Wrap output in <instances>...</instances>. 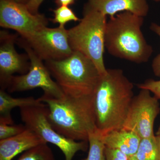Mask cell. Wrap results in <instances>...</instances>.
Wrapping results in <instances>:
<instances>
[{
	"instance_id": "obj_1",
	"label": "cell",
	"mask_w": 160,
	"mask_h": 160,
	"mask_svg": "<svg viewBox=\"0 0 160 160\" xmlns=\"http://www.w3.org/2000/svg\"><path fill=\"white\" fill-rule=\"evenodd\" d=\"M133 85L120 69L101 75L93 96L97 130L103 135L122 129L133 98Z\"/></svg>"
},
{
	"instance_id": "obj_2",
	"label": "cell",
	"mask_w": 160,
	"mask_h": 160,
	"mask_svg": "<svg viewBox=\"0 0 160 160\" xmlns=\"http://www.w3.org/2000/svg\"><path fill=\"white\" fill-rule=\"evenodd\" d=\"M93 96L56 98L44 94L39 99L47 106V118L56 131L70 139L88 142L89 134L97 130Z\"/></svg>"
},
{
	"instance_id": "obj_3",
	"label": "cell",
	"mask_w": 160,
	"mask_h": 160,
	"mask_svg": "<svg viewBox=\"0 0 160 160\" xmlns=\"http://www.w3.org/2000/svg\"><path fill=\"white\" fill-rule=\"evenodd\" d=\"M144 17L125 11L110 17L106 23L105 46L115 57L137 64L149 61L153 52L142 31Z\"/></svg>"
},
{
	"instance_id": "obj_4",
	"label": "cell",
	"mask_w": 160,
	"mask_h": 160,
	"mask_svg": "<svg viewBox=\"0 0 160 160\" xmlns=\"http://www.w3.org/2000/svg\"><path fill=\"white\" fill-rule=\"evenodd\" d=\"M46 66L66 96H93L101 74L86 56L73 51L66 58L46 61Z\"/></svg>"
},
{
	"instance_id": "obj_5",
	"label": "cell",
	"mask_w": 160,
	"mask_h": 160,
	"mask_svg": "<svg viewBox=\"0 0 160 160\" xmlns=\"http://www.w3.org/2000/svg\"><path fill=\"white\" fill-rule=\"evenodd\" d=\"M106 17L86 4L82 18L78 25L68 30L69 45L72 51L79 52L92 60L101 75L105 74L107 70L103 57Z\"/></svg>"
},
{
	"instance_id": "obj_6",
	"label": "cell",
	"mask_w": 160,
	"mask_h": 160,
	"mask_svg": "<svg viewBox=\"0 0 160 160\" xmlns=\"http://www.w3.org/2000/svg\"><path fill=\"white\" fill-rule=\"evenodd\" d=\"M21 119L26 128L34 132L46 143L59 148L65 160H72L79 151H86L89 146L87 142L76 141L63 136L51 126L47 116V106H31L20 108Z\"/></svg>"
},
{
	"instance_id": "obj_7",
	"label": "cell",
	"mask_w": 160,
	"mask_h": 160,
	"mask_svg": "<svg viewBox=\"0 0 160 160\" xmlns=\"http://www.w3.org/2000/svg\"><path fill=\"white\" fill-rule=\"evenodd\" d=\"M20 46L25 49L29 57L30 67L26 74L13 76L7 85L10 92L26 91L40 88L44 94L56 98L65 96L57 83L52 79L51 74L46 65L24 39L18 40Z\"/></svg>"
},
{
	"instance_id": "obj_8",
	"label": "cell",
	"mask_w": 160,
	"mask_h": 160,
	"mask_svg": "<svg viewBox=\"0 0 160 160\" xmlns=\"http://www.w3.org/2000/svg\"><path fill=\"white\" fill-rule=\"evenodd\" d=\"M160 111L157 98L152 96L149 90L142 89L133 97L122 128L134 132L141 139L153 136L155 120Z\"/></svg>"
},
{
	"instance_id": "obj_9",
	"label": "cell",
	"mask_w": 160,
	"mask_h": 160,
	"mask_svg": "<svg viewBox=\"0 0 160 160\" xmlns=\"http://www.w3.org/2000/svg\"><path fill=\"white\" fill-rule=\"evenodd\" d=\"M45 15L32 14L26 5L14 0H0V26L17 32L24 39L47 26Z\"/></svg>"
},
{
	"instance_id": "obj_10",
	"label": "cell",
	"mask_w": 160,
	"mask_h": 160,
	"mask_svg": "<svg viewBox=\"0 0 160 160\" xmlns=\"http://www.w3.org/2000/svg\"><path fill=\"white\" fill-rule=\"evenodd\" d=\"M24 40L45 62L66 58L73 52L69 45L68 30L65 27L50 28L46 26Z\"/></svg>"
},
{
	"instance_id": "obj_11",
	"label": "cell",
	"mask_w": 160,
	"mask_h": 160,
	"mask_svg": "<svg viewBox=\"0 0 160 160\" xmlns=\"http://www.w3.org/2000/svg\"><path fill=\"white\" fill-rule=\"evenodd\" d=\"M16 36L6 31L0 34V82L2 89L6 88L15 73L26 74L29 70L30 62L27 54H20L15 49Z\"/></svg>"
},
{
	"instance_id": "obj_12",
	"label": "cell",
	"mask_w": 160,
	"mask_h": 160,
	"mask_svg": "<svg viewBox=\"0 0 160 160\" xmlns=\"http://www.w3.org/2000/svg\"><path fill=\"white\" fill-rule=\"evenodd\" d=\"M86 4L110 18L125 11L144 18L148 15L149 9L146 0H87Z\"/></svg>"
},
{
	"instance_id": "obj_13",
	"label": "cell",
	"mask_w": 160,
	"mask_h": 160,
	"mask_svg": "<svg viewBox=\"0 0 160 160\" xmlns=\"http://www.w3.org/2000/svg\"><path fill=\"white\" fill-rule=\"evenodd\" d=\"M43 143H47L26 128L12 137L0 140V160H11L17 155Z\"/></svg>"
},
{
	"instance_id": "obj_14",
	"label": "cell",
	"mask_w": 160,
	"mask_h": 160,
	"mask_svg": "<svg viewBox=\"0 0 160 160\" xmlns=\"http://www.w3.org/2000/svg\"><path fill=\"white\" fill-rule=\"evenodd\" d=\"M101 137L106 147L119 150L128 158L136 154L142 139L134 132L123 128L101 135Z\"/></svg>"
},
{
	"instance_id": "obj_15",
	"label": "cell",
	"mask_w": 160,
	"mask_h": 160,
	"mask_svg": "<svg viewBox=\"0 0 160 160\" xmlns=\"http://www.w3.org/2000/svg\"><path fill=\"white\" fill-rule=\"evenodd\" d=\"M44 104L39 98H12L3 89L0 90V116H11V110L16 107L20 109L28 106H42Z\"/></svg>"
},
{
	"instance_id": "obj_16",
	"label": "cell",
	"mask_w": 160,
	"mask_h": 160,
	"mask_svg": "<svg viewBox=\"0 0 160 160\" xmlns=\"http://www.w3.org/2000/svg\"><path fill=\"white\" fill-rule=\"evenodd\" d=\"M135 156L138 160H160V136L142 139Z\"/></svg>"
},
{
	"instance_id": "obj_17",
	"label": "cell",
	"mask_w": 160,
	"mask_h": 160,
	"mask_svg": "<svg viewBox=\"0 0 160 160\" xmlns=\"http://www.w3.org/2000/svg\"><path fill=\"white\" fill-rule=\"evenodd\" d=\"M88 142L89 146L88 156L82 160H106L105 154V146L101 139V134L97 130L89 134Z\"/></svg>"
},
{
	"instance_id": "obj_18",
	"label": "cell",
	"mask_w": 160,
	"mask_h": 160,
	"mask_svg": "<svg viewBox=\"0 0 160 160\" xmlns=\"http://www.w3.org/2000/svg\"><path fill=\"white\" fill-rule=\"evenodd\" d=\"M18 160H55L51 148L43 143L24 152Z\"/></svg>"
},
{
	"instance_id": "obj_19",
	"label": "cell",
	"mask_w": 160,
	"mask_h": 160,
	"mask_svg": "<svg viewBox=\"0 0 160 160\" xmlns=\"http://www.w3.org/2000/svg\"><path fill=\"white\" fill-rule=\"evenodd\" d=\"M51 10L53 12L54 18L51 21L52 22L58 23L60 27H65L66 23L71 21L80 22L81 20L68 6H59L57 9Z\"/></svg>"
},
{
	"instance_id": "obj_20",
	"label": "cell",
	"mask_w": 160,
	"mask_h": 160,
	"mask_svg": "<svg viewBox=\"0 0 160 160\" xmlns=\"http://www.w3.org/2000/svg\"><path fill=\"white\" fill-rule=\"evenodd\" d=\"M26 126L22 125H10L0 121V140L12 137L25 131Z\"/></svg>"
},
{
	"instance_id": "obj_21",
	"label": "cell",
	"mask_w": 160,
	"mask_h": 160,
	"mask_svg": "<svg viewBox=\"0 0 160 160\" xmlns=\"http://www.w3.org/2000/svg\"><path fill=\"white\" fill-rule=\"evenodd\" d=\"M138 86L141 89L149 90L158 99H160V80H147L144 83L138 84Z\"/></svg>"
},
{
	"instance_id": "obj_22",
	"label": "cell",
	"mask_w": 160,
	"mask_h": 160,
	"mask_svg": "<svg viewBox=\"0 0 160 160\" xmlns=\"http://www.w3.org/2000/svg\"><path fill=\"white\" fill-rule=\"evenodd\" d=\"M105 154L106 160H128L125 153L117 150L110 149L105 146Z\"/></svg>"
},
{
	"instance_id": "obj_23",
	"label": "cell",
	"mask_w": 160,
	"mask_h": 160,
	"mask_svg": "<svg viewBox=\"0 0 160 160\" xmlns=\"http://www.w3.org/2000/svg\"><path fill=\"white\" fill-rule=\"evenodd\" d=\"M43 1L44 0H30L26 6L32 13L37 14L40 5Z\"/></svg>"
},
{
	"instance_id": "obj_24",
	"label": "cell",
	"mask_w": 160,
	"mask_h": 160,
	"mask_svg": "<svg viewBox=\"0 0 160 160\" xmlns=\"http://www.w3.org/2000/svg\"><path fill=\"white\" fill-rule=\"evenodd\" d=\"M152 68L155 75L160 77V53L153 59Z\"/></svg>"
},
{
	"instance_id": "obj_25",
	"label": "cell",
	"mask_w": 160,
	"mask_h": 160,
	"mask_svg": "<svg viewBox=\"0 0 160 160\" xmlns=\"http://www.w3.org/2000/svg\"><path fill=\"white\" fill-rule=\"evenodd\" d=\"M76 0H56L55 3L58 6H67L74 4Z\"/></svg>"
},
{
	"instance_id": "obj_26",
	"label": "cell",
	"mask_w": 160,
	"mask_h": 160,
	"mask_svg": "<svg viewBox=\"0 0 160 160\" xmlns=\"http://www.w3.org/2000/svg\"><path fill=\"white\" fill-rule=\"evenodd\" d=\"M150 29L159 37L160 38V26L155 23H152L150 26Z\"/></svg>"
},
{
	"instance_id": "obj_27",
	"label": "cell",
	"mask_w": 160,
	"mask_h": 160,
	"mask_svg": "<svg viewBox=\"0 0 160 160\" xmlns=\"http://www.w3.org/2000/svg\"><path fill=\"white\" fill-rule=\"evenodd\" d=\"M16 2H18L21 3V4H24V5H27L30 0H14Z\"/></svg>"
},
{
	"instance_id": "obj_28",
	"label": "cell",
	"mask_w": 160,
	"mask_h": 160,
	"mask_svg": "<svg viewBox=\"0 0 160 160\" xmlns=\"http://www.w3.org/2000/svg\"><path fill=\"white\" fill-rule=\"evenodd\" d=\"M128 160H138V159L136 157L135 155L128 158Z\"/></svg>"
},
{
	"instance_id": "obj_29",
	"label": "cell",
	"mask_w": 160,
	"mask_h": 160,
	"mask_svg": "<svg viewBox=\"0 0 160 160\" xmlns=\"http://www.w3.org/2000/svg\"><path fill=\"white\" fill-rule=\"evenodd\" d=\"M156 135L159 136H160V125L158 129Z\"/></svg>"
},
{
	"instance_id": "obj_30",
	"label": "cell",
	"mask_w": 160,
	"mask_h": 160,
	"mask_svg": "<svg viewBox=\"0 0 160 160\" xmlns=\"http://www.w3.org/2000/svg\"><path fill=\"white\" fill-rule=\"evenodd\" d=\"M152 1H154L155 2H160V0H152Z\"/></svg>"
}]
</instances>
